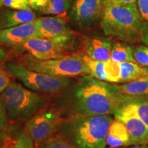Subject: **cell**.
Instances as JSON below:
<instances>
[{
	"label": "cell",
	"mask_w": 148,
	"mask_h": 148,
	"mask_svg": "<svg viewBox=\"0 0 148 148\" xmlns=\"http://www.w3.org/2000/svg\"><path fill=\"white\" fill-rule=\"evenodd\" d=\"M136 99L119 91L115 84L90 75L75 79L60 92L56 108L63 121L83 116L111 115L127 103Z\"/></svg>",
	"instance_id": "cell-1"
},
{
	"label": "cell",
	"mask_w": 148,
	"mask_h": 148,
	"mask_svg": "<svg viewBox=\"0 0 148 148\" xmlns=\"http://www.w3.org/2000/svg\"><path fill=\"white\" fill-rule=\"evenodd\" d=\"M113 120L111 115L64 120L59 125L58 132L78 148H105L107 134Z\"/></svg>",
	"instance_id": "cell-2"
},
{
	"label": "cell",
	"mask_w": 148,
	"mask_h": 148,
	"mask_svg": "<svg viewBox=\"0 0 148 148\" xmlns=\"http://www.w3.org/2000/svg\"><path fill=\"white\" fill-rule=\"evenodd\" d=\"M100 25L105 36L127 43L140 40L144 29L143 19L136 3L105 7Z\"/></svg>",
	"instance_id": "cell-3"
},
{
	"label": "cell",
	"mask_w": 148,
	"mask_h": 148,
	"mask_svg": "<svg viewBox=\"0 0 148 148\" xmlns=\"http://www.w3.org/2000/svg\"><path fill=\"white\" fill-rule=\"evenodd\" d=\"M1 96L9 120L16 123L27 122L47 102L45 96L16 82H11Z\"/></svg>",
	"instance_id": "cell-4"
},
{
	"label": "cell",
	"mask_w": 148,
	"mask_h": 148,
	"mask_svg": "<svg viewBox=\"0 0 148 148\" xmlns=\"http://www.w3.org/2000/svg\"><path fill=\"white\" fill-rule=\"evenodd\" d=\"M23 64L32 71L57 77L70 78L89 75L82 55L77 53L45 60H37L30 56H27L23 59Z\"/></svg>",
	"instance_id": "cell-5"
},
{
	"label": "cell",
	"mask_w": 148,
	"mask_h": 148,
	"mask_svg": "<svg viewBox=\"0 0 148 148\" xmlns=\"http://www.w3.org/2000/svg\"><path fill=\"white\" fill-rule=\"evenodd\" d=\"M5 71L15 77L29 89L41 93H60L71 85L74 79L51 76L47 74L32 71L23 64L8 62Z\"/></svg>",
	"instance_id": "cell-6"
},
{
	"label": "cell",
	"mask_w": 148,
	"mask_h": 148,
	"mask_svg": "<svg viewBox=\"0 0 148 148\" xmlns=\"http://www.w3.org/2000/svg\"><path fill=\"white\" fill-rule=\"evenodd\" d=\"M62 121L63 119L56 108H42L26 122L25 127L36 148L41 142L58 130Z\"/></svg>",
	"instance_id": "cell-7"
},
{
	"label": "cell",
	"mask_w": 148,
	"mask_h": 148,
	"mask_svg": "<svg viewBox=\"0 0 148 148\" xmlns=\"http://www.w3.org/2000/svg\"><path fill=\"white\" fill-rule=\"evenodd\" d=\"M41 38H47L55 43L68 48L75 39L73 31L68 26L63 18L60 16H42L37 18Z\"/></svg>",
	"instance_id": "cell-8"
},
{
	"label": "cell",
	"mask_w": 148,
	"mask_h": 148,
	"mask_svg": "<svg viewBox=\"0 0 148 148\" xmlns=\"http://www.w3.org/2000/svg\"><path fill=\"white\" fill-rule=\"evenodd\" d=\"M114 119L125 125L130 134L131 145L148 143V126L138 117L130 102L119 109L114 114Z\"/></svg>",
	"instance_id": "cell-9"
},
{
	"label": "cell",
	"mask_w": 148,
	"mask_h": 148,
	"mask_svg": "<svg viewBox=\"0 0 148 148\" xmlns=\"http://www.w3.org/2000/svg\"><path fill=\"white\" fill-rule=\"evenodd\" d=\"M103 9L101 0H75L71 12V19L79 28H86L101 18Z\"/></svg>",
	"instance_id": "cell-10"
},
{
	"label": "cell",
	"mask_w": 148,
	"mask_h": 148,
	"mask_svg": "<svg viewBox=\"0 0 148 148\" xmlns=\"http://www.w3.org/2000/svg\"><path fill=\"white\" fill-rule=\"evenodd\" d=\"M15 48L16 50L26 52L28 56L40 60L59 58L66 56L65 48L41 37L27 40Z\"/></svg>",
	"instance_id": "cell-11"
},
{
	"label": "cell",
	"mask_w": 148,
	"mask_h": 148,
	"mask_svg": "<svg viewBox=\"0 0 148 148\" xmlns=\"http://www.w3.org/2000/svg\"><path fill=\"white\" fill-rule=\"evenodd\" d=\"M40 37L36 21L9 28L0 29V43L16 47L26 40Z\"/></svg>",
	"instance_id": "cell-12"
},
{
	"label": "cell",
	"mask_w": 148,
	"mask_h": 148,
	"mask_svg": "<svg viewBox=\"0 0 148 148\" xmlns=\"http://www.w3.org/2000/svg\"><path fill=\"white\" fill-rule=\"evenodd\" d=\"M0 132L2 139L1 148H36L25 127L13 125Z\"/></svg>",
	"instance_id": "cell-13"
},
{
	"label": "cell",
	"mask_w": 148,
	"mask_h": 148,
	"mask_svg": "<svg viewBox=\"0 0 148 148\" xmlns=\"http://www.w3.org/2000/svg\"><path fill=\"white\" fill-rule=\"evenodd\" d=\"M112 47V41L108 36H90L84 40V54L92 60L106 62L110 60Z\"/></svg>",
	"instance_id": "cell-14"
},
{
	"label": "cell",
	"mask_w": 148,
	"mask_h": 148,
	"mask_svg": "<svg viewBox=\"0 0 148 148\" xmlns=\"http://www.w3.org/2000/svg\"><path fill=\"white\" fill-rule=\"evenodd\" d=\"M36 19V14L31 8L23 10H4L0 14V29L32 23Z\"/></svg>",
	"instance_id": "cell-15"
},
{
	"label": "cell",
	"mask_w": 148,
	"mask_h": 148,
	"mask_svg": "<svg viewBox=\"0 0 148 148\" xmlns=\"http://www.w3.org/2000/svg\"><path fill=\"white\" fill-rule=\"evenodd\" d=\"M130 145V136L127 127L122 122L114 119L107 134L106 145L108 147H125Z\"/></svg>",
	"instance_id": "cell-16"
},
{
	"label": "cell",
	"mask_w": 148,
	"mask_h": 148,
	"mask_svg": "<svg viewBox=\"0 0 148 148\" xmlns=\"http://www.w3.org/2000/svg\"><path fill=\"white\" fill-rule=\"evenodd\" d=\"M115 86L120 92L130 97H148V79L144 77L128 82L115 84Z\"/></svg>",
	"instance_id": "cell-17"
},
{
	"label": "cell",
	"mask_w": 148,
	"mask_h": 148,
	"mask_svg": "<svg viewBox=\"0 0 148 148\" xmlns=\"http://www.w3.org/2000/svg\"><path fill=\"white\" fill-rule=\"evenodd\" d=\"M110 60L118 63L123 62H136L134 57V49L127 42H115L112 44Z\"/></svg>",
	"instance_id": "cell-18"
},
{
	"label": "cell",
	"mask_w": 148,
	"mask_h": 148,
	"mask_svg": "<svg viewBox=\"0 0 148 148\" xmlns=\"http://www.w3.org/2000/svg\"><path fill=\"white\" fill-rule=\"evenodd\" d=\"M121 78L120 83L128 82L143 77L142 66L134 62H120Z\"/></svg>",
	"instance_id": "cell-19"
},
{
	"label": "cell",
	"mask_w": 148,
	"mask_h": 148,
	"mask_svg": "<svg viewBox=\"0 0 148 148\" xmlns=\"http://www.w3.org/2000/svg\"><path fill=\"white\" fill-rule=\"evenodd\" d=\"M36 148H78L60 134H53L41 142Z\"/></svg>",
	"instance_id": "cell-20"
},
{
	"label": "cell",
	"mask_w": 148,
	"mask_h": 148,
	"mask_svg": "<svg viewBox=\"0 0 148 148\" xmlns=\"http://www.w3.org/2000/svg\"><path fill=\"white\" fill-rule=\"evenodd\" d=\"M82 55L89 71V75L100 80L107 82L106 74L105 72V62L92 60L88 58L86 55Z\"/></svg>",
	"instance_id": "cell-21"
},
{
	"label": "cell",
	"mask_w": 148,
	"mask_h": 148,
	"mask_svg": "<svg viewBox=\"0 0 148 148\" xmlns=\"http://www.w3.org/2000/svg\"><path fill=\"white\" fill-rule=\"evenodd\" d=\"M105 72L107 77V82L110 83H120L121 78V69L119 63L108 60L105 62Z\"/></svg>",
	"instance_id": "cell-22"
},
{
	"label": "cell",
	"mask_w": 148,
	"mask_h": 148,
	"mask_svg": "<svg viewBox=\"0 0 148 148\" xmlns=\"http://www.w3.org/2000/svg\"><path fill=\"white\" fill-rule=\"evenodd\" d=\"M130 104L138 117L148 126V100L139 98L130 101Z\"/></svg>",
	"instance_id": "cell-23"
},
{
	"label": "cell",
	"mask_w": 148,
	"mask_h": 148,
	"mask_svg": "<svg viewBox=\"0 0 148 148\" xmlns=\"http://www.w3.org/2000/svg\"><path fill=\"white\" fill-rule=\"evenodd\" d=\"M71 0H51L50 4L43 10L47 14H60L69 10Z\"/></svg>",
	"instance_id": "cell-24"
},
{
	"label": "cell",
	"mask_w": 148,
	"mask_h": 148,
	"mask_svg": "<svg viewBox=\"0 0 148 148\" xmlns=\"http://www.w3.org/2000/svg\"><path fill=\"white\" fill-rule=\"evenodd\" d=\"M134 57L135 61L142 67L148 66V47L138 45L134 49Z\"/></svg>",
	"instance_id": "cell-25"
},
{
	"label": "cell",
	"mask_w": 148,
	"mask_h": 148,
	"mask_svg": "<svg viewBox=\"0 0 148 148\" xmlns=\"http://www.w3.org/2000/svg\"><path fill=\"white\" fill-rule=\"evenodd\" d=\"M3 4L8 8L23 10L31 8L28 0H3Z\"/></svg>",
	"instance_id": "cell-26"
},
{
	"label": "cell",
	"mask_w": 148,
	"mask_h": 148,
	"mask_svg": "<svg viewBox=\"0 0 148 148\" xmlns=\"http://www.w3.org/2000/svg\"><path fill=\"white\" fill-rule=\"evenodd\" d=\"M8 116L6 108L2 96L0 95V131H2L8 126Z\"/></svg>",
	"instance_id": "cell-27"
},
{
	"label": "cell",
	"mask_w": 148,
	"mask_h": 148,
	"mask_svg": "<svg viewBox=\"0 0 148 148\" xmlns=\"http://www.w3.org/2000/svg\"><path fill=\"white\" fill-rule=\"evenodd\" d=\"M137 6L144 21V27L148 26V0H137Z\"/></svg>",
	"instance_id": "cell-28"
},
{
	"label": "cell",
	"mask_w": 148,
	"mask_h": 148,
	"mask_svg": "<svg viewBox=\"0 0 148 148\" xmlns=\"http://www.w3.org/2000/svg\"><path fill=\"white\" fill-rule=\"evenodd\" d=\"M10 79L9 74L5 69L0 67V93H2L10 84Z\"/></svg>",
	"instance_id": "cell-29"
},
{
	"label": "cell",
	"mask_w": 148,
	"mask_h": 148,
	"mask_svg": "<svg viewBox=\"0 0 148 148\" xmlns=\"http://www.w3.org/2000/svg\"><path fill=\"white\" fill-rule=\"evenodd\" d=\"M29 5L34 10L43 11L50 4L51 0H28Z\"/></svg>",
	"instance_id": "cell-30"
},
{
	"label": "cell",
	"mask_w": 148,
	"mask_h": 148,
	"mask_svg": "<svg viewBox=\"0 0 148 148\" xmlns=\"http://www.w3.org/2000/svg\"><path fill=\"white\" fill-rule=\"evenodd\" d=\"M137 0H108L103 3L104 8L112 5H130L136 3Z\"/></svg>",
	"instance_id": "cell-31"
},
{
	"label": "cell",
	"mask_w": 148,
	"mask_h": 148,
	"mask_svg": "<svg viewBox=\"0 0 148 148\" xmlns=\"http://www.w3.org/2000/svg\"><path fill=\"white\" fill-rule=\"evenodd\" d=\"M140 40L143 42L144 45H145L148 47V26L144 27Z\"/></svg>",
	"instance_id": "cell-32"
},
{
	"label": "cell",
	"mask_w": 148,
	"mask_h": 148,
	"mask_svg": "<svg viewBox=\"0 0 148 148\" xmlns=\"http://www.w3.org/2000/svg\"><path fill=\"white\" fill-rule=\"evenodd\" d=\"M5 58H6V51L2 47H0V63L2 62Z\"/></svg>",
	"instance_id": "cell-33"
},
{
	"label": "cell",
	"mask_w": 148,
	"mask_h": 148,
	"mask_svg": "<svg viewBox=\"0 0 148 148\" xmlns=\"http://www.w3.org/2000/svg\"><path fill=\"white\" fill-rule=\"evenodd\" d=\"M130 148H148V145L145 144H142V145H136L132 146V147Z\"/></svg>",
	"instance_id": "cell-34"
},
{
	"label": "cell",
	"mask_w": 148,
	"mask_h": 148,
	"mask_svg": "<svg viewBox=\"0 0 148 148\" xmlns=\"http://www.w3.org/2000/svg\"><path fill=\"white\" fill-rule=\"evenodd\" d=\"M1 143H2V139H1V133H0V148H1Z\"/></svg>",
	"instance_id": "cell-35"
},
{
	"label": "cell",
	"mask_w": 148,
	"mask_h": 148,
	"mask_svg": "<svg viewBox=\"0 0 148 148\" xmlns=\"http://www.w3.org/2000/svg\"><path fill=\"white\" fill-rule=\"evenodd\" d=\"M3 5V0H0V8H1V6H2Z\"/></svg>",
	"instance_id": "cell-36"
},
{
	"label": "cell",
	"mask_w": 148,
	"mask_h": 148,
	"mask_svg": "<svg viewBox=\"0 0 148 148\" xmlns=\"http://www.w3.org/2000/svg\"><path fill=\"white\" fill-rule=\"evenodd\" d=\"M108 148H125V147H109Z\"/></svg>",
	"instance_id": "cell-37"
},
{
	"label": "cell",
	"mask_w": 148,
	"mask_h": 148,
	"mask_svg": "<svg viewBox=\"0 0 148 148\" xmlns=\"http://www.w3.org/2000/svg\"><path fill=\"white\" fill-rule=\"evenodd\" d=\"M101 1H103V3H104L105 1H108V0H101Z\"/></svg>",
	"instance_id": "cell-38"
},
{
	"label": "cell",
	"mask_w": 148,
	"mask_h": 148,
	"mask_svg": "<svg viewBox=\"0 0 148 148\" xmlns=\"http://www.w3.org/2000/svg\"><path fill=\"white\" fill-rule=\"evenodd\" d=\"M144 77H145V78H147V79H148V75H147V76H145Z\"/></svg>",
	"instance_id": "cell-39"
}]
</instances>
